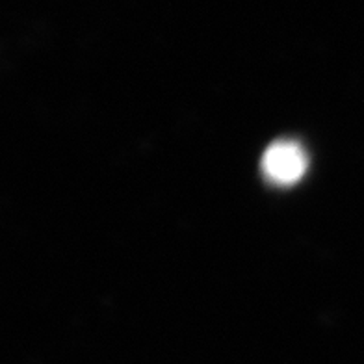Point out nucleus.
<instances>
[{"mask_svg":"<svg viewBox=\"0 0 364 364\" xmlns=\"http://www.w3.org/2000/svg\"><path fill=\"white\" fill-rule=\"evenodd\" d=\"M262 173L273 184L290 186L296 184L307 171V154L296 141L281 139L266 149L262 156Z\"/></svg>","mask_w":364,"mask_h":364,"instance_id":"1","label":"nucleus"}]
</instances>
